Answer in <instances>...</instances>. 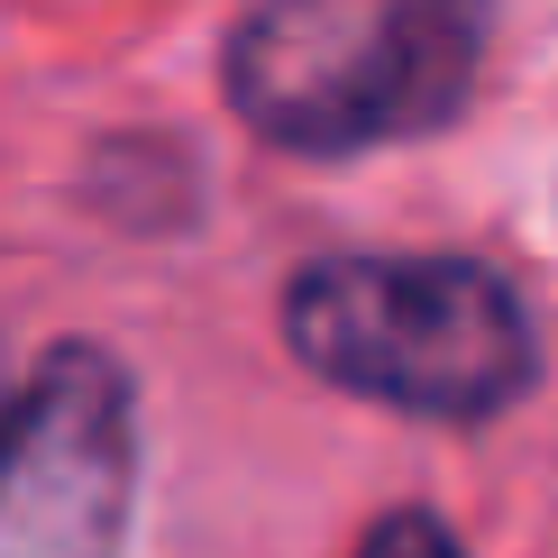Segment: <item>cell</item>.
Instances as JSON below:
<instances>
[{"instance_id": "6da1fadb", "label": "cell", "mask_w": 558, "mask_h": 558, "mask_svg": "<svg viewBox=\"0 0 558 558\" xmlns=\"http://www.w3.org/2000/svg\"><path fill=\"white\" fill-rule=\"evenodd\" d=\"M495 46V0H257L220 46V92L284 156L439 137Z\"/></svg>"}, {"instance_id": "7a4b0ae2", "label": "cell", "mask_w": 558, "mask_h": 558, "mask_svg": "<svg viewBox=\"0 0 558 558\" xmlns=\"http://www.w3.org/2000/svg\"><path fill=\"white\" fill-rule=\"evenodd\" d=\"M284 348L357 403L458 430L541 385V320L485 257H312L284 284Z\"/></svg>"}, {"instance_id": "3957f363", "label": "cell", "mask_w": 558, "mask_h": 558, "mask_svg": "<svg viewBox=\"0 0 558 558\" xmlns=\"http://www.w3.org/2000/svg\"><path fill=\"white\" fill-rule=\"evenodd\" d=\"M137 513V385L110 348L56 339L0 430V558H120Z\"/></svg>"}, {"instance_id": "5b68a950", "label": "cell", "mask_w": 558, "mask_h": 558, "mask_svg": "<svg viewBox=\"0 0 558 558\" xmlns=\"http://www.w3.org/2000/svg\"><path fill=\"white\" fill-rule=\"evenodd\" d=\"M10 403H19V385H10V366H0V430H10Z\"/></svg>"}, {"instance_id": "277c9868", "label": "cell", "mask_w": 558, "mask_h": 558, "mask_svg": "<svg viewBox=\"0 0 558 558\" xmlns=\"http://www.w3.org/2000/svg\"><path fill=\"white\" fill-rule=\"evenodd\" d=\"M357 558H468V541H458L430 504H393V513L357 541Z\"/></svg>"}]
</instances>
